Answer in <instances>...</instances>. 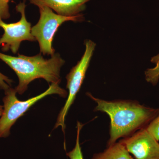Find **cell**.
Segmentation results:
<instances>
[{"mask_svg": "<svg viewBox=\"0 0 159 159\" xmlns=\"http://www.w3.org/2000/svg\"><path fill=\"white\" fill-rule=\"evenodd\" d=\"M97 103L95 111L103 112L110 119V138L107 147L121 138L129 136L147 127L159 114V109L154 108L131 100L107 101L87 93Z\"/></svg>", "mask_w": 159, "mask_h": 159, "instance_id": "obj_1", "label": "cell"}, {"mask_svg": "<svg viewBox=\"0 0 159 159\" xmlns=\"http://www.w3.org/2000/svg\"><path fill=\"white\" fill-rule=\"evenodd\" d=\"M41 54L33 56L18 54L14 57L0 52V59L12 69L18 77V85L15 89L20 95L24 93L29 84L36 79L43 78L51 84L60 82L61 69L65 61L58 53L49 59L44 58Z\"/></svg>", "mask_w": 159, "mask_h": 159, "instance_id": "obj_2", "label": "cell"}, {"mask_svg": "<svg viewBox=\"0 0 159 159\" xmlns=\"http://www.w3.org/2000/svg\"><path fill=\"white\" fill-rule=\"evenodd\" d=\"M59 84H52L45 92L25 101L19 100L16 96L17 93L15 89L10 87L5 90V96L3 99V112L0 118V139L9 136L11 126L38 101L52 94L66 97L67 93L61 88Z\"/></svg>", "mask_w": 159, "mask_h": 159, "instance_id": "obj_3", "label": "cell"}, {"mask_svg": "<svg viewBox=\"0 0 159 159\" xmlns=\"http://www.w3.org/2000/svg\"><path fill=\"white\" fill-rule=\"evenodd\" d=\"M39 8L40 18L36 25L31 27V33L39 44L40 53L43 55H52L55 50L52 46L54 35L63 23L69 21H82L84 20L83 15L74 16H65L54 13L47 6Z\"/></svg>", "mask_w": 159, "mask_h": 159, "instance_id": "obj_4", "label": "cell"}, {"mask_svg": "<svg viewBox=\"0 0 159 159\" xmlns=\"http://www.w3.org/2000/svg\"><path fill=\"white\" fill-rule=\"evenodd\" d=\"M84 44L85 50L84 54L77 64L72 68L66 77V88L69 90L67 99L60 112L54 126V128L61 126L63 132L66 128L65 122L66 116L84 80L86 73L96 48V43L91 40H86Z\"/></svg>", "mask_w": 159, "mask_h": 159, "instance_id": "obj_5", "label": "cell"}, {"mask_svg": "<svg viewBox=\"0 0 159 159\" xmlns=\"http://www.w3.org/2000/svg\"><path fill=\"white\" fill-rule=\"evenodd\" d=\"M25 2L26 0H24L16 7V11L21 15L20 19L17 22L7 24L0 17V28L4 31L0 38V46L4 52L10 50L13 54H16L23 41H36L31 34V24L26 19Z\"/></svg>", "mask_w": 159, "mask_h": 159, "instance_id": "obj_6", "label": "cell"}, {"mask_svg": "<svg viewBox=\"0 0 159 159\" xmlns=\"http://www.w3.org/2000/svg\"><path fill=\"white\" fill-rule=\"evenodd\" d=\"M119 142L133 155L135 159H159V142L146 128Z\"/></svg>", "mask_w": 159, "mask_h": 159, "instance_id": "obj_7", "label": "cell"}, {"mask_svg": "<svg viewBox=\"0 0 159 159\" xmlns=\"http://www.w3.org/2000/svg\"><path fill=\"white\" fill-rule=\"evenodd\" d=\"M90 0H29L31 4L39 7L47 6L57 14L65 16H74L81 14Z\"/></svg>", "mask_w": 159, "mask_h": 159, "instance_id": "obj_8", "label": "cell"}, {"mask_svg": "<svg viewBox=\"0 0 159 159\" xmlns=\"http://www.w3.org/2000/svg\"><path fill=\"white\" fill-rule=\"evenodd\" d=\"M91 159H135L125 146L119 142L108 146L102 152L95 154Z\"/></svg>", "mask_w": 159, "mask_h": 159, "instance_id": "obj_9", "label": "cell"}, {"mask_svg": "<svg viewBox=\"0 0 159 159\" xmlns=\"http://www.w3.org/2000/svg\"><path fill=\"white\" fill-rule=\"evenodd\" d=\"M151 62L154 64L155 66L145 71V78L147 82L156 85L159 81V54L152 57Z\"/></svg>", "mask_w": 159, "mask_h": 159, "instance_id": "obj_10", "label": "cell"}, {"mask_svg": "<svg viewBox=\"0 0 159 159\" xmlns=\"http://www.w3.org/2000/svg\"><path fill=\"white\" fill-rule=\"evenodd\" d=\"M83 125L80 122H77V136L76 144L74 148L67 153V155L70 159H84L81 146L80 143V134Z\"/></svg>", "mask_w": 159, "mask_h": 159, "instance_id": "obj_11", "label": "cell"}, {"mask_svg": "<svg viewBox=\"0 0 159 159\" xmlns=\"http://www.w3.org/2000/svg\"><path fill=\"white\" fill-rule=\"evenodd\" d=\"M148 132L159 142V114L146 127Z\"/></svg>", "mask_w": 159, "mask_h": 159, "instance_id": "obj_12", "label": "cell"}, {"mask_svg": "<svg viewBox=\"0 0 159 159\" xmlns=\"http://www.w3.org/2000/svg\"><path fill=\"white\" fill-rule=\"evenodd\" d=\"M10 0H0V17L6 20L10 17L9 3Z\"/></svg>", "mask_w": 159, "mask_h": 159, "instance_id": "obj_13", "label": "cell"}, {"mask_svg": "<svg viewBox=\"0 0 159 159\" xmlns=\"http://www.w3.org/2000/svg\"><path fill=\"white\" fill-rule=\"evenodd\" d=\"M12 82V80L0 72V89L6 90L10 88Z\"/></svg>", "mask_w": 159, "mask_h": 159, "instance_id": "obj_14", "label": "cell"}, {"mask_svg": "<svg viewBox=\"0 0 159 159\" xmlns=\"http://www.w3.org/2000/svg\"><path fill=\"white\" fill-rule=\"evenodd\" d=\"M3 112V106L0 105V117L2 116Z\"/></svg>", "mask_w": 159, "mask_h": 159, "instance_id": "obj_15", "label": "cell"}]
</instances>
